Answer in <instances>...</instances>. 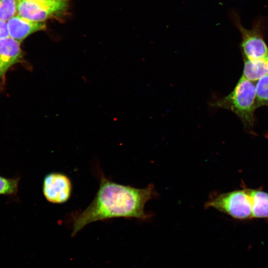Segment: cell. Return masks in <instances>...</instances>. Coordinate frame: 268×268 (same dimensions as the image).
Listing matches in <instances>:
<instances>
[{"label":"cell","mask_w":268,"mask_h":268,"mask_svg":"<svg viewBox=\"0 0 268 268\" xmlns=\"http://www.w3.org/2000/svg\"><path fill=\"white\" fill-rule=\"evenodd\" d=\"M100 185L93 201L84 210L73 215L72 236L87 224L117 217L144 220L149 215L145 204L154 195L153 187L137 189L116 183L101 173Z\"/></svg>","instance_id":"cell-1"},{"label":"cell","mask_w":268,"mask_h":268,"mask_svg":"<svg viewBox=\"0 0 268 268\" xmlns=\"http://www.w3.org/2000/svg\"><path fill=\"white\" fill-rule=\"evenodd\" d=\"M214 106L231 110L237 115L247 129H251L257 108L256 86L253 81L242 76L233 91L214 103Z\"/></svg>","instance_id":"cell-2"},{"label":"cell","mask_w":268,"mask_h":268,"mask_svg":"<svg viewBox=\"0 0 268 268\" xmlns=\"http://www.w3.org/2000/svg\"><path fill=\"white\" fill-rule=\"evenodd\" d=\"M233 23L241 34V47L244 59L255 60L268 56V46L265 39L267 24L264 17L255 20L250 29L244 27L239 14L232 11Z\"/></svg>","instance_id":"cell-3"},{"label":"cell","mask_w":268,"mask_h":268,"mask_svg":"<svg viewBox=\"0 0 268 268\" xmlns=\"http://www.w3.org/2000/svg\"><path fill=\"white\" fill-rule=\"evenodd\" d=\"M233 218L248 220L252 218V203L248 188L216 195L205 204Z\"/></svg>","instance_id":"cell-4"},{"label":"cell","mask_w":268,"mask_h":268,"mask_svg":"<svg viewBox=\"0 0 268 268\" xmlns=\"http://www.w3.org/2000/svg\"><path fill=\"white\" fill-rule=\"evenodd\" d=\"M68 6V0H17V13L30 21H45L61 15Z\"/></svg>","instance_id":"cell-5"},{"label":"cell","mask_w":268,"mask_h":268,"mask_svg":"<svg viewBox=\"0 0 268 268\" xmlns=\"http://www.w3.org/2000/svg\"><path fill=\"white\" fill-rule=\"evenodd\" d=\"M43 193L46 200L52 203L62 204L70 198L72 184L66 174L53 172L46 175L42 185Z\"/></svg>","instance_id":"cell-6"},{"label":"cell","mask_w":268,"mask_h":268,"mask_svg":"<svg viewBox=\"0 0 268 268\" xmlns=\"http://www.w3.org/2000/svg\"><path fill=\"white\" fill-rule=\"evenodd\" d=\"M6 23L9 36L20 43L31 34L44 30L46 27L45 22L30 21L17 14L9 19Z\"/></svg>","instance_id":"cell-7"},{"label":"cell","mask_w":268,"mask_h":268,"mask_svg":"<svg viewBox=\"0 0 268 268\" xmlns=\"http://www.w3.org/2000/svg\"><path fill=\"white\" fill-rule=\"evenodd\" d=\"M20 42L8 36L0 39V78L23 56Z\"/></svg>","instance_id":"cell-8"},{"label":"cell","mask_w":268,"mask_h":268,"mask_svg":"<svg viewBox=\"0 0 268 268\" xmlns=\"http://www.w3.org/2000/svg\"><path fill=\"white\" fill-rule=\"evenodd\" d=\"M243 75L252 81H258L268 74V56L255 60L244 59Z\"/></svg>","instance_id":"cell-9"},{"label":"cell","mask_w":268,"mask_h":268,"mask_svg":"<svg viewBox=\"0 0 268 268\" xmlns=\"http://www.w3.org/2000/svg\"><path fill=\"white\" fill-rule=\"evenodd\" d=\"M252 203V218H268V193L249 189Z\"/></svg>","instance_id":"cell-10"},{"label":"cell","mask_w":268,"mask_h":268,"mask_svg":"<svg viewBox=\"0 0 268 268\" xmlns=\"http://www.w3.org/2000/svg\"><path fill=\"white\" fill-rule=\"evenodd\" d=\"M256 89L257 107L268 105V74L258 80Z\"/></svg>","instance_id":"cell-11"},{"label":"cell","mask_w":268,"mask_h":268,"mask_svg":"<svg viewBox=\"0 0 268 268\" xmlns=\"http://www.w3.org/2000/svg\"><path fill=\"white\" fill-rule=\"evenodd\" d=\"M17 0H0V20L7 22L17 13Z\"/></svg>","instance_id":"cell-12"},{"label":"cell","mask_w":268,"mask_h":268,"mask_svg":"<svg viewBox=\"0 0 268 268\" xmlns=\"http://www.w3.org/2000/svg\"><path fill=\"white\" fill-rule=\"evenodd\" d=\"M19 180V178H7L0 176V195H15Z\"/></svg>","instance_id":"cell-13"},{"label":"cell","mask_w":268,"mask_h":268,"mask_svg":"<svg viewBox=\"0 0 268 268\" xmlns=\"http://www.w3.org/2000/svg\"><path fill=\"white\" fill-rule=\"evenodd\" d=\"M8 36L9 35L6 22L0 20V39Z\"/></svg>","instance_id":"cell-14"},{"label":"cell","mask_w":268,"mask_h":268,"mask_svg":"<svg viewBox=\"0 0 268 268\" xmlns=\"http://www.w3.org/2000/svg\"></svg>","instance_id":"cell-15"},{"label":"cell","mask_w":268,"mask_h":268,"mask_svg":"<svg viewBox=\"0 0 268 268\" xmlns=\"http://www.w3.org/2000/svg\"></svg>","instance_id":"cell-16"}]
</instances>
